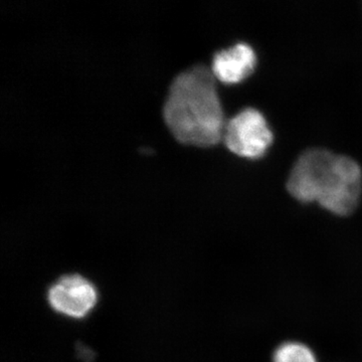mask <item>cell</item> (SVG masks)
<instances>
[{"mask_svg":"<svg viewBox=\"0 0 362 362\" xmlns=\"http://www.w3.org/2000/svg\"><path fill=\"white\" fill-rule=\"evenodd\" d=\"M216 81L211 71L204 66L183 71L173 81L163 117L177 141L209 147L223 139L226 122Z\"/></svg>","mask_w":362,"mask_h":362,"instance_id":"obj_1","label":"cell"},{"mask_svg":"<svg viewBox=\"0 0 362 362\" xmlns=\"http://www.w3.org/2000/svg\"><path fill=\"white\" fill-rule=\"evenodd\" d=\"M287 188L297 201L316 202L330 213L347 216L361 199V168L349 157L308 150L293 166Z\"/></svg>","mask_w":362,"mask_h":362,"instance_id":"obj_2","label":"cell"},{"mask_svg":"<svg viewBox=\"0 0 362 362\" xmlns=\"http://www.w3.org/2000/svg\"><path fill=\"white\" fill-rule=\"evenodd\" d=\"M257 66L254 49L247 44H238L214 56L211 73L223 84L235 85L252 75Z\"/></svg>","mask_w":362,"mask_h":362,"instance_id":"obj_5","label":"cell"},{"mask_svg":"<svg viewBox=\"0 0 362 362\" xmlns=\"http://www.w3.org/2000/svg\"><path fill=\"white\" fill-rule=\"evenodd\" d=\"M223 139L235 156L258 159L270 148L274 135L266 117L257 109L247 108L226 122Z\"/></svg>","mask_w":362,"mask_h":362,"instance_id":"obj_3","label":"cell"},{"mask_svg":"<svg viewBox=\"0 0 362 362\" xmlns=\"http://www.w3.org/2000/svg\"><path fill=\"white\" fill-rule=\"evenodd\" d=\"M274 362H317L312 350L299 342H287L274 354Z\"/></svg>","mask_w":362,"mask_h":362,"instance_id":"obj_6","label":"cell"},{"mask_svg":"<svg viewBox=\"0 0 362 362\" xmlns=\"http://www.w3.org/2000/svg\"><path fill=\"white\" fill-rule=\"evenodd\" d=\"M47 300L52 309L70 318H84L96 306V287L89 280L78 275L63 276L51 286Z\"/></svg>","mask_w":362,"mask_h":362,"instance_id":"obj_4","label":"cell"}]
</instances>
